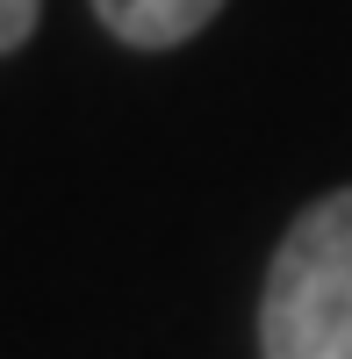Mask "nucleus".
<instances>
[{"instance_id": "1", "label": "nucleus", "mask_w": 352, "mask_h": 359, "mask_svg": "<svg viewBox=\"0 0 352 359\" xmlns=\"http://www.w3.org/2000/svg\"><path fill=\"white\" fill-rule=\"evenodd\" d=\"M259 359H352V187L287 223L259 294Z\"/></svg>"}, {"instance_id": "2", "label": "nucleus", "mask_w": 352, "mask_h": 359, "mask_svg": "<svg viewBox=\"0 0 352 359\" xmlns=\"http://www.w3.org/2000/svg\"><path fill=\"white\" fill-rule=\"evenodd\" d=\"M94 15L130 50H172V43L201 36L223 15V0H94Z\"/></svg>"}, {"instance_id": "3", "label": "nucleus", "mask_w": 352, "mask_h": 359, "mask_svg": "<svg viewBox=\"0 0 352 359\" xmlns=\"http://www.w3.org/2000/svg\"><path fill=\"white\" fill-rule=\"evenodd\" d=\"M36 15H43V0H0V57L36 36Z\"/></svg>"}]
</instances>
